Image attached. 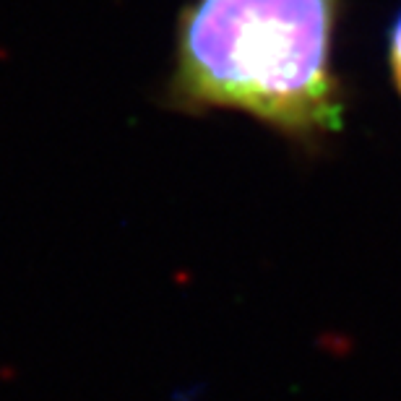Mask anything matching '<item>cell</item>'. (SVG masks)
Returning a JSON list of instances; mask_svg holds the SVG:
<instances>
[{"label":"cell","mask_w":401,"mask_h":401,"mask_svg":"<svg viewBox=\"0 0 401 401\" xmlns=\"http://www.w3.org/2000/svg\"><path fill=\"white\" fill-rule=\"evenodd\" d=\"M337 16L339 0H193L177 18L170 104L237 109L297 141L337 133Z\"/></svg>","instance_id":"1"},{"label":"cell","mask_w":401,"mask_h":401,"mask_svg":"<svg viewBox=\"0 0 401 401\" xmlns=\"http://www.w3.org/2000/svg\"><path fill=\"white\" fill-rule=\"evenodd\" d=\"M388 65H391V79L401 94V11L391 21L388 29Z\"/></svg>","instance_id":"2"}]
</instances>
